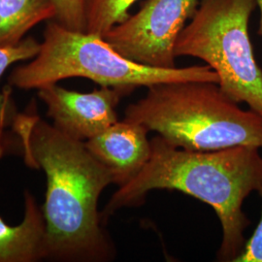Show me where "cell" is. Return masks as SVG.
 Listing matches in <instances>:
<instances>
[{"label":"cell","instance_id":"cell-12","mask_svg":"<svg viewBox=\"0 0 262 262\" xmlns=\"http://www.w3.org/2000/svg\"><path fill=\"white\" fill-rule=\"evenodd\" d=\"M56 21L66 28L84 31V0H54Z\"/></svg>","mask_w":262,"mask_h":262},{"label":"cell","instance_id":"cell-7","mask_svg":"<svg viewBox=\"0 0 262 262\" xmlns=\"http://www.w3.org/2000/svg\"><path fill=\"white\" fill-rule=\"evenodd\" d=\"M131 93L128 89L106 85L91 93L68 91L56 84L38 90L56 128L84 142L118 122L117 107L122 97Z\"/></svg>","mask_w":262,"mask_h":262},{"label":"cell","instance_id":"cell-5","mask_svg":"<svg viewBox=\"0 0 262 262\" xmlns=\"http://www.w3.org/2000/svg\"><path fill=\"white\" fill-rule=\"evenodd\" d=\"M256 0H200L175 44V56L196 57L219 76L222 91L262 115V71L249 21Z\"/></svg>","mask_w":262,"mask_h":262},{"label":"cell","instance_id":"cell-8","mask_svg":"<svg viewBox=\"0 0 262 262\" xmlns=\"http://www.w3.org/2000/svg\"><path fill=\"white\" fill-rule=\"evenodd\" d=\"M149 130L142 124L122 120L84 141L90 152L109 170L113 184L122 187L135 178L150 158Z\"/></svg>","mask_w":262,"mask_h":262},{"label":"cell","instance_id":"cell-4","mask_svg":"<svg viewBox=\"0 0 262 262\" xmlns=\"http://www.w3.org/2000/svg\"><path fill=\"white\" fill-rule=\"evenodd\" d=\"M75 77L132 92L169 82L219 84V76L207 64L171 69L143 66L119 54L102 36L69 29L58 21L47 25L37 55L12 71L9 84L19 90H39Z\"/></svg>","mask_w":262,"mask_h":262},{"label":"cell","instance_id":"cell-6","mask_svg":"<svg viewBox=\"0 0 262 262\" xmlns=\"http://www.w3.org/2000/svg\"><path fill=\"white\" fill-rule=\"evenodd\" d=\"M198 0H148L103 38L122 56L143 66L175 68V44Z\"/></svg>","mask_w":262,"mask_h":262},{"label":"cell","instance_id":"cell-2","mask_svg":"<svg viewBox=\"0 0 262 262\" xmlns=\"http://www.w3.org/2000/svg\"><path fill=\"white\" fill-rule=\"evenodd\" d=\"M150 146L146 166L129 183L119 187L104 208V224L120 209L142 205L151 190H179L213 208L223 229L217 260L234 261L243 251L247 241L245 231L251 225L244 213V201L262 188L259 148L187 150L160 135L150 140Z\"/></svg>","mask_w":262,"mask_h":262},{"label":"cell","instance_id":"cell-10","mask_svg":"<svg viewBox=\"0 0 262 262\" xmlns=\"http://www.w3.org/2000/svg\"><path fill=\"white\" fill-rule=\"evenodd\" d=\"M56 15L54 0H0V48L19 45L31 28Z\"/></svg>","mask_w":262,"mask_h":262},{"label":"cell","instance_id":"cell-1","mask_svg":"<svg viewBox=\"0 0 262 262\" xmlns=\"http://www.w3.org/2000/svg\"><path fill=\"white\" fill-rule=\"evenodd\" d=\"M17 150L47 180L43 214L46 258L55 261H110L116 256L98 199L113 184L109 170L77 140L37 115L17 114L12 122Z\"/></svg>","mask_w":262,"mask_h":262},{"label":"cell","instance_id":"cell-3","mask_svg":"<svg viewBox=\"0 0 262 262\" xmlns=\"http://www.w3.org/2000/svg\"><path fill=\"white\" fill-rule=\"evenodd\" d=\"M123 120L142 124L187 150L262 148V115L241 109L213 82L152 84L144 97L127 106Z\"/></svg>","mask_w":262,"mask_h":262},{"label":"cell","instance_id":"cell-15","mask_svg":"<svg viewBox=\"0 0 262 262\" xmlns=\"http://www.w3.org/2000/svg\"><path fill=\"white\" fill-rule=\"evenodd\" d=\"M256 5L258 6L259 11H260V29H259V34L262 35V0H256Z\"/></svg>","mask_w":262,"mask_h":262},{"label":"cell","instance_id":"cell-13","mask_svg":"<svg viewBox=\"0 0 262 262\" xmlns=\"http://www.w3.org/2000/svg\"><path fill=\"white\" fill-rule=\"evenodd\" d=\"M40 49V43L34 38L24 39L15 47L0 48V80L5 71L15 62L32 59Z\"/></svg>","mask_w":262,"mask_h":262},{"label":"cell","instance_id":"cell-9","mask_svg":"<svg viewBox=\"0 0 262 262\" xmlns=\"http://www.w3.org/2000/svg\"><path fill=\"white\" fill-rule=\"evenodd\" d=\"M46 225L43 209L33 195H25V215L18 225L0 216V262H34L46 258Z\"/></svg>","mask_w":262,"mask_h":262},{"label":"cell","instance_id":"cell-14","mask_svg":"<svg viewBox=\"0 0 262 262\" xmlns=\"http://www.w3.org/2000/svg\"><path fill=\"white\" fill-rule=\"evenodd\" d=\"M258 193L262 199V188ZM233 262H262V211L259 224L253 231V236L246 241L243 251Z\"/></svg>","mask_w":262,"mask_h":262},{"label":"cell","instance_id":"cell-11","mask_svg":"<svg viewBox=\"0 0 262 262\" xmlns=\"http://www.w3.org/2000/svg\"><path fill=\"white\" fill-rule=\"evenodd\" d=\"M138 0H84V31L103 37L115 26L129 16Z\"/></svg>","mask_w":262,"mask_h":262}]
</instances>
